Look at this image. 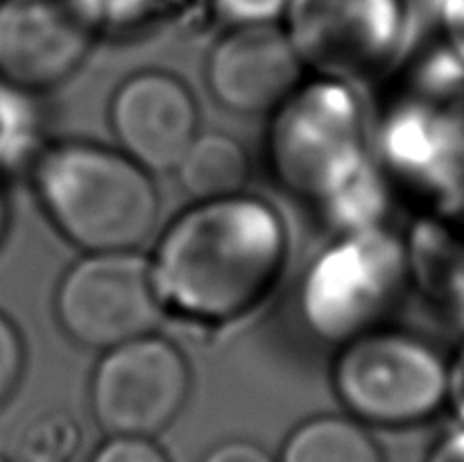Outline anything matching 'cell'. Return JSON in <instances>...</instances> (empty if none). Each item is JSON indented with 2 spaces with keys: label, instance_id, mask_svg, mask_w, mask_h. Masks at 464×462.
Listing matches in <instances>:
<instances>
[{
  "label": "cell",
  "instance_id": "cell-1",
  "mask_svg": "<svg viewBox=\"0 0 464 462\" xmlns=\"http://www.w3.org/2000/svg\"><path fill=\"white\" fill-rule=\"evenodd\" d=\"M285 247L284 220L266 199L198 202L163 231L150 261L161 308L204 322L245 315L279 279Z\"/></svg>",
  "mask_w": 464,
  "mask_h": 462
},
{
  "label": "cell",
  "instance_id": "cell-2",
  "mask_svg": "<svg viewBox=\"0 0 464 462\" xmlns=\"http://www.w3.org/2000/svg\"><path fill=\"white\" fill-rule=\"evenodd\" d=\"M34 188L54 226L86 252L134 249L157 225L150 170L122 149L82 140L53 145L36 161Z\"/></svg>",
  "mask_w": 464,
  "mask_h": 462
},
{
  "label": "cell",
  "instance_id": "cell-3",
  "mask_svg": "<svg viewBox=\"0 0 464 462\" xmlns=\"http://www.w3.org/2000/svg\"><path fill=\"white\" fill-rule=\"evenodd\" d=\"M334 390L362 424L415 426L449 401V362L412 333L362 331L335 356Z\"/></svg>",
  "mask_w": 464,
  "mask_h": 462
},
{
  "label": "cell",
  "instance_id": "cell-4",
  "mask_svg": "<svg viewBox=\"0 0 464 462\" xmlns=\"http://www.w3.org/2000/svg\"><path fill=\"white\" fill-rule=\"evenodd\" d=\"M275 175L293 193L334 202L358 186L362 172V125L344 82L322 80L295 91L270 131Z\"/></svg>",
  "mask_w": 464,
  "mask_h": 462
},
{
  "label": "cell",
  "instance_id": "cell-5",
  "mask_svg": "<svg viewBox=\"0 0 464 462\" xmlns=\"http://www.w3.org/2000/svg\"><path fill=\"white\" fill-rule=\"evenodd\" d=\"M57 320L75 342L93 349L152 333L161 313L152 265L134 249L89 252L68 267L54 297Z\"/></svg>",
  "mask_w": 464,
  "mask_h": 462
},
{
  "label": "cell",
  "instance_id": "cell-6",
  "mask_svg": "<svg viewBox=\"0 0 464 462\" xmlns=\"http://www.w3.org/2000/svg\"><path fill=\"white\" fill-rule=\"evenodd\" d=\"M190 394L184 353L154 333L104 349L91 376V410L109 435L154 438Z\"/></svg>",
  "mask_w": 464,
  "mask_h": 462
},
{
  "label": "cell",
  "instance_id": "cell-7",
  "mask_svg": "<svg viewBox=\"0 0 464 462\" xmlns=\"http://www.w3.org/2000/svg\"><path fill=\"white\" fill-rule=\"evenodd\" d=\"M98 0H0V80L21 91L57 86L102 32Z\"/></svg>",
  "mask_w": 464,
  "mask_h": 462
},
{
  "label": "cell",
  "instance_id": "cell-8",
  "mask_svg": "<svg viewBox=\"0 0 464 462\" xmlns=\"http://www.w3.org/2000/svg\"><path fill=\"white\" fill-rule=\"evenodd\" d=\"M285 21L302 62L335 82L383 68L403 30L401 0H290Z\"/></svg>",
  "mask_w": 464,
  "mask_h": 462
},
{
  "label": "cell",
  "instance_id": "cell-9",
  "mask_svg": "<svg viewBox=\"0 0 464 462\" xmlns=\"http://www.w3.org/2000/svg\"><path fill=\"white\" fill-rule=\"evenodd\" d=\"M403 276L399 243L356 234L315 265L306 288V320L324 338H353L390 302Z\"/></svg>",
  "mask_w": 464,
  "mask_h": 462
},
{
  "label": "cell",
  "instance_id": "cell-10",
  "mask_svg": "<svg viewBox=\"0 0 464 462\" xmlns=\"http://www.w3.org/2000/svg\"><path fill=\"white\" fill-rule=\"evenodd\" d=\"M302 68L284 27L236 25L208 54L207 84L222 107L252 116L279 109L299 89Z\"/></svg>",
  "mask_w": 464,
  "mask_h": 462
},
{
  "label": "cell",
  "instance_id": "cell-11",
  "mask_svg": "<svg viewBox=\"0 0 464 462\" xmlns=\"http://www.w3.org/2000/svg\"><path fill=\"white\" fill-rule=\"evenodd\" d=\"M198 102L181 80L145 71L122 82L111 100L121 149L150 172L175 170L198 136Z\"/></svg>",
  "mask_w": 464,
  "mask_h": 462
},
{
  "label": "cell",
  "instance_id": "cell-12",
  "mask_svg": "<svg viewBox=\"0 0 464 462\" xmlns=\"http://www.w3.org/2000/svg\"><path fill=\"white\" fill-rule=\"evenodd\" d=\"M181 188L198 202L243 193L249 179V157L229 134H198L175 168Z\"/></svg>",
  "mask_w": 464,
  "mask_h": 462
},
{
  "label": "cell",
  "instance_id": "cell-13",
  "mask_svg": "<svg viewBox=\"0 0 464 462\" xmlns=\"http://www.w3.org/2000/svg\"><path fill=\"white\" fill-rule=\"evenodd\" d=\"M279 462H385V457L362 421L320 415L288 435Z\"/></svg>",
  "mask_w": 464,
  "mask_h": 462
},
{
  "label": "cell",
  "instance_id": "cell-14",
  "mask_svg": "<svg viewBox=\"0 0 464 462\" xmlns=\"http://www.w3.org/2000/svg\"><path fill=\"white\" fill-rule=\"evenodd\" d=\"M82 430L68 412H44L25 424L16 442L18 462H75Z\"/></svg>",
  "mask_w": 464,
  "mask_h": 462
},
{
  "label": "cell",
  "instance_id": "cell-15",
  "mask_svg": "<svg viewBox=\"0 0 464 462\" xmlns=\"http://www.w3.org/2000/svg\"><path fill=\"white\" fill-rule=\"evenodd\" d=\"M34 118L23 91L0 80V172L23 161L32 148Z\"/></svg>",
  "mask_w": 464,
  "mask_h": 462
},
{
  "label": "cell",
  "instance_id": "cell-16",
  "mask_svg": "<svg viewBox=\"0 0 464 462\" xmlns=\"http://www.w3.org/2000/svg\"><path fill=\"white\" fill-rule=\"evenodd\" d=\"M25 370V344L21 331L0 313V406L12 399Z\"/></svg>",
  "mask_w": 464,
  "mask_h": 462
},
{
  "label": "cell",
  "instance_id": "cell-17",
  "mask_svg": "<svg viewBox=\"0 0 464 462\" xmlns=\"http://www.w3.org/2000/svg\"><path fill=\"white\" fill-rule=\"evenodd\" d=\"M91 462H170L152 438L143 435H111L95 451Z\"/></svg>",
  "mask_w": 464,
  "mask_h": 462
},
{
  "label": "cell",
  "instance_id": "cell-18",
  "mask_svg": "<svg viewBox=\"0 0 464 462\" xmlns=\"http://www.w3.org/2000/svg\"><path fill=\"white\" fill-rule=\"evenodd\" d=\"M218 9L236 25L276 23L285 16L290 0H216Z\"/></svg>",
  "mask_w": 464,
  "mask_h": 462
},
{
  "label": "cell",
  "instance_id": "cell-19",
  "mask_svg": "<svg viewBox=\"0 0 464 462\" xmlns=\"http://www.w3.org/2000/svg\"><path fill=\"white\" fill-rule=\"evenodd\" d=\"M202 462H275L266 448L247 439H229L218 444L204 456Z\"/></svg>",
  "mask_w": 464,
  "mask_h": 462
},
{
  "label": "cell",
  "instance_id": "cell-20",
  "mask_svg": "<svg viewBox=\"0 0 464 462\" xmlns=\"http://www.w3.org/2000/svg\"><path fill=\"white\" fill-rule=\"evenodd\" d=\"M426 462H464V426L440 438Z\"/></svg>",
  "mask_w": 464,
  "mask_h": 462
},
{
  "label": "cell",
  "instance_id": "cell-21",
  "mask_svg": "<svg viewBox=\"0 0 464 462\" xmlns=\"http://www.w3.org/2000/svg\"><path fill=\"white\" fill-rule=\"evenodd\" d=\"M152 0H98L102 7L104 18L109 21H125V18H134L136 14L143 12Z\"/></svg>",
  "mask_w": 464,
  "mask_h": 462
},
{
  "label": "cell",
  "instance_id": "cell-22",
  "mask_svg": "<svg viewBox=\"0 0 464 462\" xmlns=\"http://www.w3.org/2000/svg\"><path fill=\"white\" fill-rule=\"evenodd\" d=\"M449 399L464 421V347L453 365H449Z\"/></svg>",
  "mask_w": 464,
  "mask_h": 462
},
{
  "label": "cell",
  "instance_id": "cell-23",
  "mask_svg": "<svg viewBox=\"0 0 464 462\" xmlns=\"http://www.w3.org/2000/svg\"><path fill=\"white\" fill-rule=\"evenodd\" d=\"M7 220H9V211H7V199H5L3 190H0V240H3L5 231H7Z\"/></svg>",
  "mask_w": 464,
  "mask_h": 462
}]
</instances>
